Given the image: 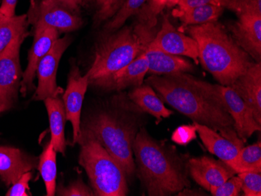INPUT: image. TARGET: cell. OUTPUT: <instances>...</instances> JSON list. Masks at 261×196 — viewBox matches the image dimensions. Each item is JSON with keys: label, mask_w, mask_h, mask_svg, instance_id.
<instances>
[{"label": "cell", "mask_w": 261, "mask_h": 196, "mask_svg": "<svg viewBox=\"0 0 261 196\" xmlns=\"http://www.w3.org/2000/svg\"><path fill=\"white\" fill-rule=\"evenodd\" d=\"M146 85L155 89L163 102L193 120L207 126L234 144L244 147L234 128V121L222 101L186 73L152 75Z\"/></svg>", "instance_id": "6da1fadb"}, {"label": "cell", "mask_w": 261, "mask_h": 196, "mask_svg": "<svg viewBox=\"0 0 261 196\" xmlns=\"http://www.w3.org/2000/svg\"><path fill=\"white\" fill-rule=\"evenodd\" d=\"M133 153L138 177L149 195H172L191 187L187 156L155 139L145 128L136 134Z\"/></svg>", "instance_id": "7a4b0ae2"}, {"label": "cell", "mask_w": 261, "mask_h": 196, "mask_svg": "<svg viewBox=\"0 0 261 196\" xmlns=\"http://www.w3.org/2000/svg\"><path fill=\"white\" fill-rule=\"evenodd\" d=\"M186 31L197 43L201 64L220 85L231 86L253 64L217 21L187 26Z\"/></svg>", "instance_id": "3957f363"}, {"label": "cell", "mask_w": 261, "mask_h": 196, "mask_svg": "<svg viewBox=\"0 0 261 196\" xmlns=\"http://www.w3.org/2000/svg\"><path fill=\"white\" fill-rule=\"evenodd\" d=\"M138 128V121L130 115L111 108L97 109L81 122L77 143L97 142L121 165L127 178H130L136 173L133 143Z\"/></svg>", "instance_id": "277c9868"}, {"label": "cell", "mask_w": 261, "mask_h": 196, "mask_svg": "<svg viewBox=\"0 0 261 196\" xmlns=\"http://www.w3.org/2000/svg\"><path fill=\"white\" fill-rule=\"evenodd\" d=\"M156 24L139 18L135 25L111 32L99 40L86 75L89 82L112 74L133 62L148 49L156 35Z\"/></svg>", "instance_id": "5b68a950"}, {"label": "cell", "mask_w": 261, "mask_h": 196, "mask_svg": "<svg viewBox=\"0 0 261 196\" xmlns=\"http://www.w3.org/2000/svg\"><path fill=\"white\" fill-rule=\"evenodd\" d=\"M80 145L79 162L89 177L95 195H127V176L118 162L96 141L87 140Z\"/></svg>", "instance_id": "8992f818"}, {"label": "cell", "mask_w": 261, "mask_h": 196, "mask_svg": "<svg viewBox=\"0 0 261 196\" xmlns=\"http://www.w3.org/2000/svg\"><path fill=\"white\" fill-rule=\"evenodd\" d=\"M29 33L24 32L12 41L0 53V112L14 107L18 99L23 72L20 49Z\"/></svg>", "instance_id": "52a82bcc"}, {"label": "cell", "mask_w": 261, "mask_h": 196, "mask_svg": "<svg viewBox=\"0 0 261 196\" xmlns=\"http://www.w3.org/2000/svg\"><path fill=\"white\" fill-rule=\"evenodd\" d=\"M203 87L216 95L224 103L234 121V128L240 139L245 143L256 131H260L259 125L253 116L251 108L237 94L231 86L213 85L199 80Z\"/></svg>", "instance_id": "ba28073f"}, {"label": "cell", "mask_w": 261, "mask_h": 196, "mask_svg": "<svg viewBox=\"0 0 261 196\" xmlns=\"http://www.w3.org/2000/svg\"><path fill=\"white\" fill-rule=\"evenodd\" d=\"M70 42L71 39L67 36L57 39L52 49L39 63L36 71L38 87L34 94L35 100L44 101L47 98L57 97L62 92L61 88L57 86V69Z\"/></svg>", "instance_id": "9c48e42d"}, {"label": "cell", "mask_w": 261, "mask_h": 196, "mask_svg": "<svg viewBox=\"0 0 261 196\" xmlns=\"http://www.w3.org/2000/svg\"><path fill=\"white\" fill-rule=\"evenodd\" d=\"M148 49H156L172 55H185L199 62V52L196 41L186 36L174 27L169 19L164 17L156 35L149 43Z\"/></svg>", "instance_id": "30bf717a"}, {"label": "cell", "mask_w": 261, "mask_h": 196, "mask_svg": "<svg viewBox=\"0 0 261 196\" xmlns=\"http://www.w3.org/2000/svg\"><path fill=\"white\" fill-rule=\"evenodd\" d=\"M89 85L88 76L81 75L79 67L74 64L70 69L67 89L63 95L66 118L72 125L74 144L77 143L80 136L82 105Z\"/></svg>", "instance_id": "8fae6325"}, {"label": "cell", "mask_w": 261, "mask_h": 196, "mask_svg": "<svg viewBox=\"0 0 261 196\" xmlns=\"http://www.w3.org/2000/svg\"><path fill=\"white\" fill-rule=\"evenodd\" d=\"M29 20L35 27H51L60 33L77 30L82 25V19L77 14L70 12L55 0H42Z\"/></svg>", "instance_id": "7c38bea8"}, {"label": "cell", "mask_w": 261, "mask_h": 196, "mask_svg": "<svg viewBox=\"0 0 261 196\" xmlns=\"http://www.w3.org/2000/svg\"><path fill=\"white\" fill-rule=\"evenodd\" d=\"M188 169L191 178L208 191L237 175L224 161L207 156L189 159Z\"/></svg>", "instance_id": "4fadbf2b"}, {"label": "cell", "mask_w": 261, "mask_h": 196, "mask_svg": "<svg viewBox=\"0 0 261 196\" xmlns=\"http://www.w3.org/2000/svg\"><path fill=\"white\" fill-rule=\"evenodd\" d=\"M148 71V61L143 52L123 68L112 74L95 79L89 84L106 91H121L129 87H137L143 84Z\"/></svg>", "instance_id": "5bb4252c"}, {"label": "cell", "mask_w": 261, "mask_h": 196, "mask_svg": "<svg viewBox=\"0 0 261 196\" xmlns=\"http://www.w3.org/2000/svg\"><path fill=\"white\" fill-rule=\"evenodd\" d=\"M33 45L29 51V64L23 73L20 92L23 96L34 88V80L36 76L38 66L42 58L52 49L60 36V32L51 27H35Z\"/></svg>", "instance_id": "9a60e30c"}, {"label": "cell", "mask_w": 261, "mask_h": 196, "mask_svg": "<svg viewBox=\"0 0 261 196\" xmlns=\"http://www.w3.org/2000/svg\"><path fill=\"white\" fill-rule=\"evenodd\" d=\"M232 39L256 63H260L261 14H243L229 25Z\"/></svg>", "instance_id": "2e32d148"}, {"label": "cell", "mask_w": 261, "mask_h": 196, "mask_svg": "<svg viewBox=\"0 0 261 196\" xmlns=\"http://www.w3.org/2000/svg\"><path fill=\"white\" fill-rule=\"evenodd\" d=\"M39 159L20 149L0 146V179L9 187L24 173L38 167Z\"/></svg>", "instance_id": "e0dca14e"}, {"label": "cell", "mask_w": 261, "mask_h": 196, "mask_svg": "<svg viewBox=\"0 0 261 196\" xmlns=\"http://www.w3.org/2000/svg\"><path fill=\"white\" fill-rule=\"evenodd\" d=\"M231 87L251 108L255 120L261 125L260 63H253Z\"/></svg>", "instance_id": "ac0fdd59"}, {"label": "cell", "mask_w": 261, "mask_h": 196, "mask_svg": "<svg viewBox=\"0 0 261 196\" xmlns=\"http://www.w3.org/2000/svg\"><path fill=\"white\" fill-rule=\"evenodd\" d=\"M144 54L148 61V73L153 75H166L194 71L191 63L178 55L149 49H146Z\"/></svg>", "instance_id": "d6986e66"}, {"label": "cell", "mask_w": 261, "mask_h": 196, "mask_svg": "<svg viewBox=\"0 0 261 196\" xmlns=\"http://www.w3.org/2000/svg\"><path fill=\"white\" fill-rule=\"evenodd\" d=\"M49 117L50 142L57 153L65 155L66 139L64 128L66 118L64 102L60 98H47L43 101Z\"/></svg>", "instance_id": "ffe728a7"}, {"label": "cell", "mask_w": 261, "mask_h": 196, "mask_svg": "<svg viewBox=\"0 0 261 196\" xmlns=\"http://www.w3.org/2000/svg\"><path fill=\"white\" fill-rule=\"evenodd\" d=\"M128 97L142 112L147 113L156 118L158 123L162 121L163 118H169L174 114L164 106L162 99L149 85L135 87L129 92Z\"/></svg>", "instance_id": "44dd1931"}, {"label": "cell", "mask_w": 261, "mask_h": 196, "mask_svg": "<svg viewBox=\"0 0 261 196\" xmlns=\"http://www.w3.org/2000/svg\"><path fill=\"white\" fill-rule=\"evenodd\" d=\"M193 124L208 151L225 163L234 159L242 149L207 126L196 122H193Z\"/></svg>", "instance_id": "7402d4cb"}, {"label": "cell", "mask_w": 261, "mask_h": 196, "mask_svg": "<svg viewBox=\"0 0 261 196\" xmlns=\"http://www.w3.org/2000/svg\"><path fill=\"white\" fill-rule=\"evenodd\" d=\"M224 9L220 6L212 4L192 7H177L173 10L172 15L179 18L183 23V26L187 27L217 21L224 11Z\"/></svg>", "instance_id": "603a6c76"}, {"label": "cell", "mask_w": 261, "mask_h": 196, "mask_svg": "<svg viewBox=\"0 0 261 196\" xmlns=\"http://www.w3.org/2000/svg\"><path fill=\"white\" fill-rule=\"evenodd\" d=\"M57 151L50 141L45 146L39 158L38 170L45 183L47 196L56 195L57 188Z\"/></svg>", "instance_id": "cb8c5ba5"}, {"label": "cell", "mask_w": 261, "mask_h": 196, "mask_svg": "<svg viewBox=\"0 0 261 196\" xmlns=\"http://www.w3.org/2000/svg\"><path fill=\"white\" fill-rule=\"evenodd\" d=\"M226 163L236 171V174L261 173L260 140L251 146L242 148L237 156Z\"/></svg>", "instance_id": "d4e9b609"}, {"label": "cell", "mask_w": 261, "mask_h": 196, "mask_svg": "<svg viewBox=\"0 0 261 196\" xmlns=\"http://www.w3.org/2000/svg\"><path fill=\"white\" fill-rule=\"evenodd\" d=\"M29 24L28 14L12 17L0 15V53L17 36L28 32Z\"/></svg>", "instance_id": "484cf974"}, {"label": "cell", "mask_w": 261, "mask_h": 196, "mask_svg": "<svg viewBox=\"0 0 261 196\" xmlns=\"http://www.w3.org/2000/svg\"><path fill=\"white\" fill-rule=\"evenodd\" d=\"M147 1L148 0H126L121 9L114 16V18L108 22V24H106L105 30L108 33H111L121 29L129 17L139 14Z\"/></svg>", "instance_id": "4316f807"}, {"label": "cell", "mask_w": 261, "mask_h": 196, "mask_svg": "<svg viewBox=\"0 0 261 196\" xmlns=\"http://www.w3.org/2000/svg\"><path fill=\"white\" fill-rule=\"evenodd\" d=\"M238 176L244 195H261V173L243 172L238 174Z\"/></svg>", "instance_id": "83f0119b"}, {"label": "cell", "mask_w": 261, "mask_h": 196, "mask_svg": "<svg viewBox=\"0 0 261 196\" xmlns=\"http://www.w3.org/2000/svg\"><path fill=\"white\" fill-rule=\"evenodd\" d=\"M126 0H96L97 12L95 17L96 24L114 17Z\"/></svg>", "instance_id": "f1b7e54d"}, {"label": "cell", "mask_w": 261, "mask_h": 196, "mask_svg": "<svg viewBox=\"0 0 261 196\" xmlns=\"http://www.w3.org/2000/svg\"><path fill=\"white\" fill-rule=\"evenodd\" d=\"M56 194L61 196H93L94 191L86 185L82 179L70 183L67 186L59 184L56 188Z\"/></svg>", "instance_id": "f546056e"}, {"label": "cell", "mask_w": 261, "mask_h": 196, "mask_svg": "<svg viewBox=\"0 0 261 196\" xmlns=\"http://www.w3.org/2000/svg\"><path fill=\"white\" fill-rule=\"evenodd\" d=\"M242 191V184L239 176H232L219 186L210 191L214 196H237Z\"/></svg>", "instance_id": "4dcf8cb0"}, {"label": "cell", "mask_w": 261, "mask_h": 196, "mask_svg": "<svg viewBox=\"0 0 261 196\" xmlns=\"http://www.w3.org/2000/svg\"><path fill=\"white\" fill-rule=\"evenodd\" d=\"M231 10L238 16L243 14H261V0H231Z\"/></svg>", "instance_id": "1f68e13d"}, {"label": "cell", "mask_w": 261, "mask_h": 196, "mask_svg": "<svg viewBox=\"0 0 261 196\" xmlns=\"http://www.w3.org/2000/svg\"><path fill=\"white\" fill-rule=\"evenodd\" d=\"M196 128L194 124L182 125L176 128L173 132L171 139L176 144L186 146L196 138Z\"/></svg>", "instance_id": "d6a6232c"}, {"label": "cell", "mask_w": 261, "mask_h": 196, "mask_svg": "<svg viewBox=\"0 0 261 196\" xmlns=\"http://www.w3.org/2000/svg\"><path fill=\"white\" fill-rule=\"evenodd\" d=\"M32 171L26 172L16 181L12 184L10 189L8 190L6 195L7 196H29L31 195L29 190V181L32 180Z\"/></svg>", "instance_id": "836d02e7"}, {"label": "cell", "mask_w": 261, "mask_h": 196, "mask_svg": "<svg viewBox=\"0 0 261 196\" xmlns=\"http://www.w3.org/2000/svg\"><path fill=\"white\" fill-rule=\"evenodd\" d=\"M207 4L220 6L223 8L229 10L231 8V0H179L177 6L178 7H192Z\"/></svg>", "instance_id": "e575fe53"}, {"label": "cell", "mask_w": 261, "mask_h": 196, "mask_svg": "<svg viewBox=\"0 0 261 196\" xmlns=\"http://www.w3.org/2000/svg\"><path fill=\"white\" fill-rule=\"evenodd\" d=\"M55 1L70 10V12L77 14L81 8L92 2V0H55Z\"/></svg>", "instance_id": "d590c367"}, {"label": "cell", "mask_w": 261, "mask_h": 196, "mask_svg": "<svg viewBox=\"0 0 261 196\" xmlns=\"http://www.w3.org/2000/svg\"><path fill=\"white\" fill-rule=\"evenodd\" d=\"M17 0H3L0 6V15L6 17L15 16L16 6Z\"/></svg>", "instance_id": "8d00e7d4"}, {"label": "cell", "mask_w": 261, "mask_h": 196, "mask_svg": "<svg viewBox=\"0 0 261 196\" xmlns=\"http://www.w3.org/2000/svg\"><path fill=\"white\" fill-rule=\"evenodd\" d=\"M149 1V7H147L149 12L154 16L158 17V14L162 11L164 8V0H148Z\"/></svg>", "instance_id": "74e56055"}, {"label": "cell", "mask_w": 261, "mask_h": 196, "mask_svg": "<svg viewBox=\"0 0 261 196\" xmlns=\"http://www.w3.org/2000/svg\"><path fill=\"white\" fill-rule=\"evenodd\" d=\"M165 7H172L177 5L179 0H164Z\"/></svg>", "instance_id": "f35d334b"}, {"label": "cell", "mask_w": 261, "mask_h": 196, "mask_svg": "<svg viewBox=\"0 0 261 196\" xmlns=\"http://www.w3.org/2000/svg\"><path fill=\"white\" fill-rule=\"evenodd\" d=\"M0 114H1V112H0Z\"/></svg>", "instance_id": "ab89813d"}]
</instances>
